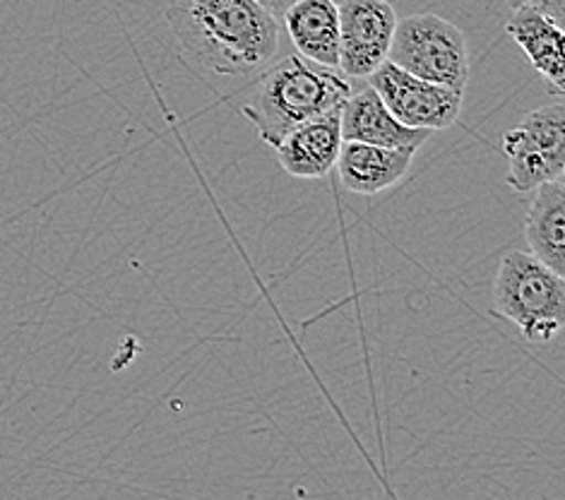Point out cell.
Masks as SVG:
<instances>
[{"instance_id":"1","label":"cell","mask_w":565,"mask_h":500,"mask_svg":"<svg viewBox=\"0 0 565 500\" xmlns=\"http://www.w3.org/2000/svg\"><path fill=\"white\" fill-rule=\"evenodd\" d=\"M181 49L222 77L258 73L279 51V20L258 0H169Z\"/></svg>"},{"instance_id":"2","label":"cell","mask_w":565,"mask_h":500,"mask_svg":"<svg viewBox=\"0 0 565 500\" xmlns=\"http://www.w3.org/2000/svg\"><path fill=\"white\" fill-rule=\"evenodd\" d=\"M349 94L352 85L338 67L294 53L260 77L241 111L260 138L275 147L296 126L342 106Z\"/></svg>"},{"instance_id":"3","label":"cell","mask_w":565,"mask_h":500,"mask_svg":"<svg viewBox=\"0 0 565 500\" xmlns=\"http://www.w3.org/2000/svg\"><path fill=\"white\" fill-rule=\"evenodd\" d=\"M495 313L515 322L524 340L551 342L565 326V281L532 253L508 251L493 281Z\"/></svg>"},{"instance_id":"4","label":"cell","mask_w":565,"mask_h":500,"mask_svg":"<svg viewBox=\"0 0 565 500\" xmlns=\"http://www.w3.org/2000/svg\"><path fill=\"white\" fill-rule=\"evenodd\" d=\"M387 61L428 83L462 94L469 83L467 36L460 26L434 12L397 20Z\"/></svg>"},{"instance_id":"5","label":"cell","mask_w":565,"mask_h":500,"mask_svg":"<svg viewBox=\"0 0 565 500\" xmlns=\"http://www.w3.org/2000/svg\"><path fill=\"white\" fill-rule=\"evenodd\" d=\"M508 185L532 193L546 181L565 175V106L561 99L534 109L503 135Z\"/></svg>"},{"instance_id":"6","label":"cell","mask_w":565,"mask_h":500,"mask_svg":"<svg viewBox=\"0 0 565 500\" xmlns=\"http://www.w3.org/2000/svg\"><path fill=\"white\" fill-rule=\"evenodd\" d=\"M369 85L379 92L390 114L409 128L446 130L457 124L462 111V92L428 83L390 61L375 67L369 75Z\"/></svg>"},{"instance_id":"7","label":"cell","mask_w":565,"mask_h":500,"mask_svg":"<svg viewBox=\"0 0 565 500\" xmlns=\"http://www.w3.org/2000/svg\"><path fill=\"white\" fill-rule=\"evenodd\" d=\"M397 20V12L387 0H342L340 73L344 77H369L385 63Z\"/></svg>"},{"instance_id":"8","label":"cell","mask_w":565,"mask_h":500,"mask_svg":"<svg viewBox=\"0 0 565 500\" xmlns=\"http://www.w3.org/2000/svg\"><path fill=\"white\" fill-rule=\"evenodd\" d=\"M342 106L289 130L275 145L277 161L294 179H326L342 147Z\"/></svg>"},{"instance_id":"9","label":"cell","mask_w":565,"mask_h":500,"mask_svg":"<svg viewBox=\"0 0 565 500\" xmlns=\"http://www.w3.org/2000/svg\"><path fill=\"white\" fill-rule=\"evenodd\" d=\"M428 135L430 130L399 124L371 85L356 94L352 92L342 104V140L416 152L428 140Z\"/></svg>"},{"instance_id":"10","label":"cell","mask_w":565,"mask_h":500,"mask_svg":"<svg viewBox=\"0 0 565 500\" xmlns=\"http://www.w3.org/2000/svg\"><path fill=\"white\" fill-rule=\"evenodd\" d=\"M414 155V150L344 140L338 157L340 179L347 191L359 195H379L405 179Z\"/></svg>"},{"instance_id":"11","label":"cell","mask_w":565,"mask_h":500,"mask_svg":"<svg viewBox=\"0 0 565 500\" xmlns=\"http://www.w3.org/2000/svg\"><path fill=\"white\" fill-rule=\"evenodd\" d=\"M281 20L296 53L320 65L338 67L340 6L334 0H294Z\"/></svg>"},{"instance_id":"12","label":"cell","mask_w":565,"mask_h":500,"mask_svg":"<svg viewBox=\"0 0 565 500\" xmlns=\"http://www.w3.org/2000/svg\"><path fill=\"white\" fill-rule=\"evenodd\" d=\"M505 32L561 97L565 87L563 26L524 3L513 10V20L505 24Z\"/></svg>"},{"instance_id":"13","label":"cell","mask_w":565,"mask_h":500,"mask_svg":"<svg viewBox=\"0 0 565 500\" xmlns=\"http://www.w3.org/2000/svg\"><path fill=\"white\" fill-rule=\"evenodd\" d=\"M534 200L524 220L530 253L554 273H565V175L534 188Z\"/></svg>"},{"instance_id":"14","label":"cell","mask_w":565,"mask_h":500,"mask_svg":"<svg viewBox=\"0 0 565 500\" xmlns=\"http://www.w3.org/2000/svg\"><path fill=\"white\" fill-rule=\"evenodd\" d=\"M527 6H532L536 12L551 18L556 24L563 26L565 20V0H527Z\"/></svg>"},{"instance_id":"15","label":"cell","mask_w":565,"mask_h":500,"mask_svg":"<svg viewBox=\"0 0 565 500\" xmlns=\"http://www.w3.org/2000/svg\"><path fill=\"white\" fill-rule=\"evenodd\" d=\"M258 3L270 10L277 20H281V15H285V10L294 3V0H258Z\"/></svg>"},{"instance_id":"16","label":"cell","mask_w":565,"mask_h":500,"mask_svg":"<svg viewBox=\"0 0 565 500\" xmlns=\"http://www.w3.org/2000/svg\"><path fill=\"white\" fill-rule=\"evenodd\" d=\"M505 3H508V8H520V6H524V3H527V0H505Z\"/></svg>"}]
</instances>
